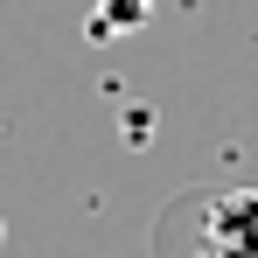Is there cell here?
<instances>
[{
    "instance_id": "cell-1",
    "label": "cell",
    "mask_w": 258,
    "mask_h": 258,
    "mask_svg": "<svg viewBox=\"0 0 258 258\" xmlns=\"http://www.w3.org/2000/svg\"><path fill=\"white\" fill-rule=\"evenodd\" d=\"M161 223L188 230V258H258V188H196V196H174Z\"/></svg>"
},
{
    "instance_id": "cell-2",
    "label": "cell",
    "mask_w": 258,
    "mask_h": 258,
    "mask_svg": "<svg viewBox=\"0 0 258 258\" xmlns=\"http://www.w3.org/2000/svg\"><path fill=\"white\" fill-rule=\"evenodd\" d=\"M147 14H154V0H98V7H91V42H112V35H126V28H140V21H147Z\"/></svg>"
}]
</instances>
